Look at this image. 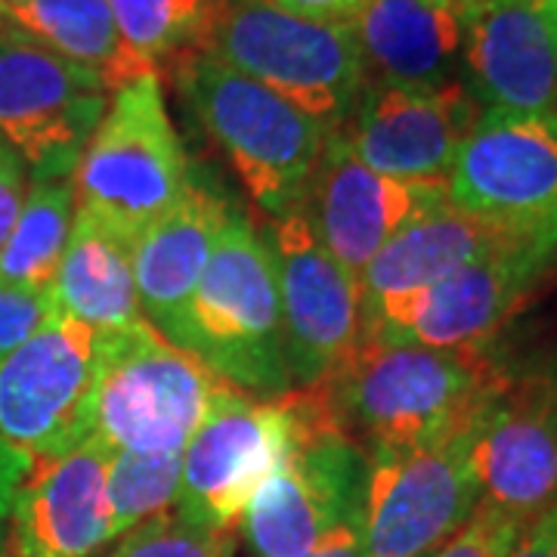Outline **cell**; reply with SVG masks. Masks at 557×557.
Returning <instances> with one entry per match:
<instances>
[{"label":"cell","instance_id":"8d00e7d4","mask_svg":"<svg viewBox=\"0 0 557 557\" xmlns=\"http://www.w3.org/2000/svg\"><path fill=\"white\" fill-rule=\"evenodd\" d=\"M10 28V16H7V0H0V32Z\"/></svg>","mask_w":557,"mask_h":557},{"label":"cell","instance_id":"836d02e7","mask_svg":"<svg viewBox=\"0 0 557 557\" xmlns=\"http://www.w3.org/2000/svg\"><path fill=\"white\" fill-rule=\"evenodd\" d=\"M32 478V465L0 440V520L10 515L22 483Z\"/></svg>","mask_w":557,"mask_h":557},{"label":"cell","instance_id":"4dcf8cb0","mask_svg":"<svg viewBox=\"0 0 557 557\" xmlns=\"http://www.w3.org/2000/svg\"><path fill=\"white\" fill-rule=\"evenodd\" d=\"M25 193H28V168L0 139V245L10 236L13 223L20 218Z\"/></svg>","mask_w":557,"mask_h":557},{"label":"cell","instance_id":"7a4b0ae2","mask_svg":"<svg viewBox=\"0 0 557 557\" xmlns=\"http://www.w3.org/2000/svg\"><path fill=\"white\" fill-rule=\"evenodd\" d=\"M177 90L270 220L307 205L329 131L205 50L177 57Z\"/></svg>","mask_w":557,"mask_h":557},{"label":"cell","instance_id":"603a6c76","mask_svg":"<svg viewBox=\"0 0 557 557\" xmlns=\"http://www.w3.org/2000/svg\"><path fill=\"white\" fill-rule=\"evenodd\" d=\"M50 300L57 313L94 332H121L146 322L134 282V242L75 208Z\"/></svg>","mask_w":557,"mask_h":557},{"label":"cell","instance_id":"3957f363","mask_svg":"<svg viewBox=\"0 0 557 557\" xmlns=\"http://www.w3.org/2000/svg\"><path fill=\"white\" fill-rule=\"evenodd\" d=\"M186 354L255 399L295 391L285 354L276 260L242 211H230L186 319Z\"/></svg>","mask_w":557,"mask_h":557},{"label":"cell","instance_id":"83f0119b","mask_svg":"<svg viewBox=\"0 0 557 557\" xmlns=\"http://www.w3.org/2000/svg\"><path fill=\"white\" fill-rule=\"evenodd\" d=\"M236 533L164 511L134 527L106 557H233Z\"/></svg>","mask_w":557,"mask_h":557},{"label":"cell","instance_id":"5bb4252c","mask_svg":"<svg viewBox=\"0 0 557 557\" xmlns=\"http://www.w3.org/2000/svg\"><path fill=\"white\" fill-rule=\"evenodd\" d=\"M285 354L295 391L317 387L362 341L359 285L319 242L307 208L270 223Z\"/></svg>","mask_w":557,"mask_h":557},{"label":"cell","instance_id":"30bf717a","mask_svg":"<svg viewBox=\"0 0 557 557\" xmlns=\"http://www.w3.org/2000/svg\"><path fill=\"white\" fill-rule=\"evenodd\" d=\"M295 434V391L255 399L223 384L183 449L174 511L205 527L236 530L255 493L292 449Z\"/></svg>","mask_w":557,"mask_h":557},{"label":"cell","instance_id":"484cf974","mask_svg":"<svg viewBox=\"0 0 557 557\" xmlns=\"http://www.w3.org/2000/svg\"><path fill=\"white\" fill-rule=\"evenodd\" d=\"M127 47L159 69L196 50L214 0H106Z\"/></svg>","mask_w":557,"mask_h":557},{"label":"cell","instance_id":"e0dca14e","mask_svg":"<svg viewBox=\"0 0 557 557\" xmlns=\"http://www.w3.org/2000/svg\"><path fill=\"white\" fill-rule=\"evenodd\" d=\"M446 201V183L384 177L329 131L304 208L325 251L359 285V276L387 242Z\"/></svg>","mask_w":557,"mask_h":557},{"label":"cell","instance_id":"4fadbf2b","mask_svg":"<svg viewBox=\"0 0 557 557\" xmlns=\"http://www.w3.org/2000/svg\"><path fill=\"white\" fill-rule=\"evenodd\" d=\"M480 502L530 523L557 502V357L508 372L474 428Z\"/></svg>","mask_w":557,"mask_h":557},{"label":"cell","instance_id":"d4e9b609","mask_svg":"<svg viewBox=\"0 0 557 557\" xmlns=\"http://www.w3.org/2000/svg\"><path fill=\"white\" fill-rule=\"evenodd\" d=\"M75 220L72 177L32 180L10 236L0 245V285L50 292Z\"/></svg>","mask_w":557,"mask_h":557},{"label":"cell","instance_id":"52a82bcc","mask_svg":"<svg viewBox=\"0 0 557 557\" xmlns=\"http://www.w3.org/2000/svg\"><path fill=\"white\" fill-rule=\"evenodd\" d=\"M298 434L242 515L258 557H304L344 523H362L369 456L335 424L317 387L295 391Z\"/></svg>","mask_w":557,"mask_h":557},{"label":"cell","instance_id":"d590c367","mask_svg":"<svg viewBox=\"0 0 557 557\" xmlns=\"http://www.w3.org/2000/svg\"><path fill=\"white\" fill-rule=\"evenodd\" d=\"M539 3H542L545 16H548V22L555 25V32H557V0H539Z\"/></svg>","mask_w":557,"mask_h":557},{"label":"cell","instance_id":"8992f818","mask_svg":"<svg viewBox=\"0 0 557 557\" xmlns=\"http://www.w3.org/2000/svg\"><path fill=\"white\" fill-rule=\"evenodd\" d=\"M193 168L168 115L159 75H143L112 94L106 115L81 152L75 208L134 242L183 196Z\"/></svg>","mask_w":557,"mask_h":557},{"label":"cell","instance_id":"f1b7e54d","mask_svg":"<svg viewBox=\"0 0 557 557\" xmlns=\"http://www.w3.org/2000/svg\"><path fill=\"white\" fill-rule=\"evenodd\" d=\"M520 527L523 523L480 502L474 518L468 520L456 536L449 539L443 548H437L431 557H505L508 548L515 545Z\"/></svg>","mask_w":557,"mask_h":557},{"label":"cell","instance_id":"9c48e42d","mask_svg":"<svg viewBox=\"0 0 557 557\" xmlns=\"http://www.w3.org/2000/svg\"><path fill=\"white\" fill-rule=\"evenodd\" d=\"M474 428L416 449L366 453V557H431L474 518L480 508L471 461Z\"/></svg>","mask_w":557,"mask_h":557},{"label":"cell","instance_id":"ac0fdd59","mask_svg":"<svg viewBox=\"0 0 557 557\" xmlns=\"http://www.w3.org/2000/svg\"><path fill=\"white\" fill-rule=\"evenodd\" d=\"M461 72L480 109L557 115V32L542 3H468Z\"/></svg>","mask_w":557,"mask_h":557},{"label":"cell","instance_id":"277c9868","mask_svg":"<svg viewBox=\"0 0 557 557\" xmlns=\"http://www.w3.org/2000/svg\"><path fill=\"white\" fill-rule=\"evenodd\" d=\"M196 50L258 81L325 131H338L366 90L347 22L300 20L267 0H214Z\"/></svg>","mask_w":557,"mask_h":557},{"label":"cell","instance_id":"2e32d148","mask_svg":"<svg viewBox=\"0 0 557 557\" xmlns=\"http://www.w3.org/2000/svg\"><path fill=\"white\" fill-rule=\"evenodd\" d=\"M555 236L502 245L424 288L379 341L434 350L486 347L555 267Z\"/></svg>","mask_w":557,"mask_h":557},{"label":"cell","instance_id":"5b68a950","mask_svg":"<svg viewBox=\"0 0 557 557\" xmlns=\"http://www.w3.org/2000/svg\"><path fill=\"white\" fill-rule=\"evenodd\" d=\"M223 381L201 362L137 322L100 332L94 437L112 453H183Z\"/></svg>","mask_w":557,"mask_h":557},{"label":"cell","instance_id":"ffe728a7","mask_svg":"<svg viewBox=\"0 0 557 557\" xmlns=\"http://www.w3.org/2000/svg\"><path fill=\"white\" fill-rule=\"evenodd\" d=\"M109 456L100 440L90 437L32 471L10 508V557H94L112 539L106 498Z\"/></svg>","mask_w":557,"mask_h":557},{"label":"cell","instance_id":"4316f807","mask_svg":"<svg viewBox=\"0 0 557 557\" xmlns=\"http://www.w3.org/2000/svg\"><path fill=\"white\" fill-rule=\"evenodd\" d=\"M183 471V453L139 456L112 453L106 474V498L112 518V539H121L134 527L174 508Z\"/></svg>","mask_w":557,"mask_h":557},{"label":"cell","instance_id":"74e56055","mask_svg":"<svg viewBox=\"0 0 557 557\" xmlns=\"http://www.w3.org/2000/svg\"><path fill=\"white\" fill-rule=\"evenodd\" d=\"M461 3H474V0H461Z\"/></svg>","mask_w":557,"mask_h":557},{"label":"cell","instance_id":"1f68e13d","mask_svg":"<svg viewBox=\"0 0 557 557\" xmlns=\"http://www.w3.org/2000/svg\"><path fill=\"white\" fill-rule=\"evenodd\" d=\"M505 557H557V502L520 527L518 539Z\"/></svg>","mask_w":557,"mask_h":557},{"label":"cell","instance_id":"f546056e","mask_svg":"<svg viewBox=\"0 0 557 557\" xmlns=\"http://www.w3.org/2000/svg\"><path fill=\"white\" fill-rule=\"evenodd\" d=\"M50 313V292H22L0 285V359L32 338Z\"/></svg>","mask_w":557,"mask_h":557},{"label":"cell","instance_id":"7402d4cb","mask_svg":"<svg viewBox=\"0 0 557 557\" xmlns=\"http://www.w3.org/2000/svg\"><path fill=\"white\" fill-rule=\"evenodd\" d=\"M461 0H362L347 22L366 84H443L461 72Z\"/></svg>","mask_w":557,"mask_h":557},{"label":"cell","instance_id":"cb8c5ba5","mask_svg":"<svg viewBox=\"0 0 557 557\" xmlns=\"http://www.w3.org/2000/svg\"><path fill=\"white\" fill-rule=\"evenodd\" d=\"M7 16L13 32L97 75L109 94L143 75H159L121 38L106 0H7Z\"/></svg>","mask_w":557,"mask_h":557},{"label":"cell","instance_id":"44dd1931","mask_svg":"<svg viewBox=\"0 0 557 557\" xmlns=\"http://www.w3.org/2000/svg\"><path fill=\"white\" fill-rule=\"evenodd\" d=\"M230 205L199 174L161 218L134 239V282L143 319L161 338L186 350V319Z\"/></svg>","mask_w":557,"mask_h":557},{"label":"cell","instance_id":"7c38bea8","mask_svg":"<svg viewBox=\"0 0 557 557\" xmlns=\"http://www.w3.org/2000/svg\"><path fill=\"white\" fill-rule=\"evenodd\" d=\"M446 196L471 218L557 236V115L483 109L458 146Z\"/></svg>","mask_w":557,"mask_h":557},{"label":"cell","instance_id":"d6a6232c","mask_svg":"<svg viewBox=\"0 0 557 557\" xmlns=\"http://www.w3.org/2000/svg\"><path fill=\"white\" fill-rule=\"evenodd\" d=\"M282 13L313 22H350L362 0H267Z\"/></svg>","mask_w":557,"mask_h":557},{"label":"cell","instance_id":"9a60e30c","mask_svg":"<svg viewBox=\"0 0 557 557\" xmlns=\"http://www.w3.org/2000/svg\"><path fill=\"white\" fill-rule=\"evenodd\" d=\"M465 81L366 84L338 134L366 168L406 183H446L458 146L480 119Z\"/></svg>","mask_w":557,"mask_h":557},{"label":"cell","instance_id":"ba28073f","mask_svg":"<svg viewBox=\"0 0 557 557\" xmlns=\"http://www.w3.org/2000/svg\"><path fill=\"white\" fill-rule=\"evenodd\" d=\"M97 354L100 332L53 310L0 359V440L32 471L94 437Z\"/></svg>","mask_w":557,"mask_h":557},{"label":"cell","instance_id":"6da1fadb","mask_svg":"<svg viewBox=\"0 0 557 557\" xmlns=\"http://www.w3.org/2000/svg\"><path fill=\"white\" fill-rule=\"evenodd\" d=\"M508 369L486 347L434 350L359 341L319 397L341 431L366 453L416 449L478 424Z\"/></svg>","mask_w":557,"mask_h":557},{"label":"cell","instance_id":"8fae6325","mask_svg":"<svg viewBox=\"0 0 557 557\" xmlns=\"http://www.w3.org/2000/svg\"><path fill=\"white\" fill-rule=\"evenodd\" d=\"M109 100L97 75L13 28L0 32V139L28 180L72 177Z\"/></svg>","mask_w":557,"mask_h":557},{"label":"cell","instance_id":"d6986e66","mask_svg":"<svg viewBox=\"0 0 557 557\" xmlns=\"http://www.w3.org/2000/svg\"><path fill=\"white\" fill-rule=\"evenodd\" d=\"M530 236L539 233H520L490 220L471 218L449 201L418 218L387 242L359 276L362 341H379L394 325V319L434 282L502 245Z\"/></svg>","mask_w":557,"mask_h":557},{"label":"cell","instance_id":"e575fe53","mask_svg":"<svg viewBox=\"0 0 557 557\" xmlns=\"http://www.w3.org/2000/svg\"><path fill=\"white\" fill-rule=\"evenodd\" d=\"M304 557H366L362 548V523H344L335 533L313 545V552Z\"/></svg>","mask_w":557,"mask_h":557}]
</instances>
